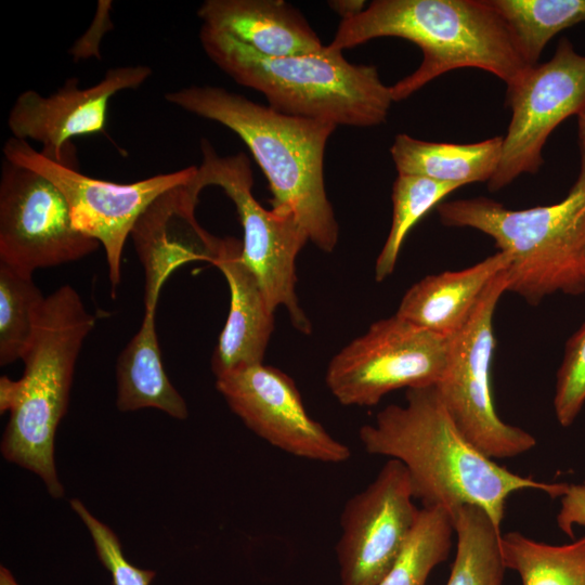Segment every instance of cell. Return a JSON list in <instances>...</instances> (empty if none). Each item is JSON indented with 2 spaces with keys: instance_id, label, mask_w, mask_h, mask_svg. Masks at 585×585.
I'll return each mask as SVG.
<instances>
[{
  "instance_id": "obj_1",
  "label": "cell",
  "mask_w": 585,
  "mask_h": 585,
  "mask_svg": "<svg viewBox=\"0 0 585 585\" xmlns=\"http://www.w3.org/2000/svg\"><path fill=\"white\" fill-rule=\"evenodd\" d=\"M365 451L401 461L415 498L455 518L464 505L482 508L500 531L507 498L541 490L561 496L567 484L514 473L474 446L456 427L435 385L406 389L405 404H390L359 430Z\"/></svg>"
},
{
  "instance_id": "obj_2",
  "label": "cell",
  "mask_w": 585,
  "mask_h": 585,
  "mask_svg": "<svg viewBox=\"0 0 585 585\" xmlns=\"http://www.w3.org/2000/svg\"><path fill=\"white\" fill-rule=\"evenodd\" d=\"M165 100L234 131L269 181L272 209L294 213L318 249H335L339 227L325 188L324 154L337 126L282 114L213 86L169 91Z\"/></svg>"
},
{
  "instance_id": "obj_3",
  "label": "cell",
  "mask_w": 585,
  "mask_h": 585,
  "mask_svg": "<svg viewBox=\"0 0 585 585\" xmlns=\"http://www.w3.org/2000/svg\"><path fill=\"white\" fill-rule=\"evenodd\" d=\"M380 37L403 38L422 52L417 69L390 87L393 102L457 68H480L509 86L532 67L490 0H375L341 21L328 48L342 52Z\"/></svg>"
},
{
  "instance_id": "obj_4",
  "label": "cell",
  "mask_w": 585,
  "mask_h": 585,
  "mask_svg": "<svg viewBox=\"0 0 585 585\" xmlns=\"http://www.w3.org/2000/svg\"><path fill=\"white\" fill-rule=\"evenodd\" d=\"M94 325L95 316L78 292L69 285L61 286L38 310L22 359L23 376L0 379V411L10 412L1 453L40 477L55 498L64 495L54 463L55 433L67 411L77 358Z\"/></svg>"
},
{
  "instance_id": "obj_5",
  "label": "cell",
  "mask_w": 585,
  "mask_h": 585,
  "mask_svg": "<svg viewBox=\"0 0 585 585\" xmlns=\"http://www.w3.org/2000/svg\"><path fill=\"white\" fill-rule=\"evenodd\" d=\"M199 40L220 69L262 93L282 114L335 126L375 127L385 122L393 102L374 65L352 64L328 46L314 53L270 57L204 25Z\"/></svg>"
},
{
  "instance_id": "obj_6",
  "label": "cell",
  "mask_w": 585,
  "mask_h": 585,
  "mask_svg": "<svg viewBox=\"0 0 585 585\" xmlns=\"http://www.w3.org/2000/svg\"><path fill=\"white\" fill-rule=\"evenodd\" d=\"M438 214L447 226L471 227L491 236L511 257L507 291L536 306L555 292L585 290V159L559 203L512 210L486 197L444 202Z\"/></svg>"
},
{
  "instance_id": "obj_7",
  "label": "cell",
  "mask_w": 585,
  "mask_h": 585,
  "mask_svg": "<svg viewBox=\"0 0 585 585\" xmlns=\"http://www.w3.org/2000/svg\"><path fill=\"white\" fill-rule=\"evenodd\" d=\"M203 160L187 183L197 196L216 185L234 203L243 226L242 259L258 278L270 309L284 307L292 326L310 335L312 325L296 295V258L308 236L288 211L268 210L252 195V172L244 153L219 156L206 139Z\"/></svg>"
},
{
  "instance_id": "obj_8",
  "label": "cell",
  "mask_w": 585,
  "mask_h": 585,
  "mask_svg": "<svg viewBox=\"0 0 585 585\" xmlns=\"http://www.w3.org/2000/svg\"><path fill=\"white\" fill-rule=\"evenodd\" d=\"M507 270L486 287L465 325L447 338V363L435 385L458 430L487 457L512 458L536 444L528 431L503 421L491 389L493 316L507 291Z\"/></svg>"
},
{
  "instance_id": "obj_9",
  "label": "cell",
  "mask_w": 585,
  "mask_h": 585,
  "mask_svg": "<svg viewBox=\"0 0 585 585\" xmlns=\"http://www.w3.org/2000/svg\"><path fill=\"white\" fill-rule=\"evenodd\" d=\"M447 363V338L398 316L373 323L329 362L325 382L346 406L376 405L387 393L437 385Z\"/></svg>"
},
{
  "instance_id": "obj_10",
  "label": "cell",
  "mask_w": 585,
  "mask_h": 585,
  "mask_svg": "<svg viewBox=\"0 0 585 585\" xmlns=\"http://www.w3.org/2000/svg\"><path fill=\"white\" fill-rule=\"evenodd\" d=\"M3 158L42 174L61 191L75 227L104 248L113 290L120 283L123 247L138 219L161 194L188 183L197 169L191 166L132 183H115L55 162L28 141L13 136L3 145Z\"/></svg>"
},
{
  "instance_id": "obj_11",
  "label": "cell",
  "mask_w": 585,
  "mask_h": 585,
  "mask_svg": "<svg viewBox=\"0 0 585 585\" xmlns=\"http://www.w3.org/2000/svg\"><path fill=\"white\" fill-rule=\"evenodd\" d=\"M510 122L503 136L498 168L487 182L498 191L543 165L542 152L550 133L585 104V55L562 38L551 58L528 68L507 86Z\"/></svg>"
},
{
  "instance_id": "obj_12",
  "label": "cell",
  "mask_w": 585,
  "mask_h": 585,
  "mask_svg": "<svg viewBox=\"0 0 585 585\" xmlns=\"http://www.w3.org/2000/svg\"><path fill=\"white\" fill-rule=\"evenodd\" d=\"M99 245L75 227L68 204L53 182L3 158L0 262L32 274L82 259Z\"/></svg>"
},
{
  "instance_id": "obj_13",
  "label": "cell",
  "mask_w": 585,
  "mask_h": 585,
  "mask_svg": "<svg viewBox=\"0 0 585 585\" xmlns=\"http://www.w3.org/2000/svg\"><path fill=\"white\" fill-rule=\"evenodd\" d=\"M405 466L389 458L376 478L347 500L336 545L340 585H378L401 552L418 516Z\"/></svg>"
},
{
  "instance_id": "obj_14",
  "label": "cell",
  "mask_w": 585,
  "mask_h": 585,
  "mask_svg": "<svg viewBox=\"0 0 585 585\" xmlns=\"http://www.w3.org/2000/svg\"><path fill=\"white\" fill-rule=\"evenodd\" d=\"M216 388L249 430L281 451L327 464L350 458L349 446L308 414L294 379L278 368L240 367L217 376Z\"/></svg>"
},
{
  "instance_id": "obj_15",
  "label": "cell",
  "mask_w": 585,
  "mask_h": 585,
  "mask_svg": "<svg viewBox=\"0 0 585 585\" xmlns=\"http://www.w3.org/2000/svg\"><path fill=\"white\" fill-rule=\"evenodd\" d=\"M151 75L152 68L146 65L119 66L84 89L72 77L48 96L35 90L23 91L10 109L8 127L15 139L41 143L40 152L49 159L77 168L70 139L104 131L110 98L138 89Z\"/></svg>"
},
{
  "instance_id": "obj_16",
  "label": "cell",
  "mask_w": 585,
  "mask_h": 585,
  "mask_svg": "<svg viewBox=\"0 0 585 585\" xmlns=\"http://www.w3.org/2000/svg\"><path fill=\"white\" fill-rule=\"evenodd\" d=\"M198 203L186 184L156 198L138 219L131 237L144 268V311H156L169 275L191 261L212 263L222 238L206 232L195 218Z\"/></svg>"
},
{
  "instance_id": "obj_17",
  "label": "cell",
  "mask_w": 585,
  "mask_h": 585,
  "mask_svg": "<svg viewBox=\"0 0 585 585\" xmlns=\"http://www.w3.org/2000/svg\"><path fill=\"white\" fill-rule=\"evenodd\" d=\"M230 288V310L211 358L214 376L263 363L274 330V313L261 285L242 259V243L222 238L212 261Z\"/></svg>"
},
{
  "instance_id": "obj_18",
  "label": "cell",
  "mask_w": 585,
  "mask_h": 585,
  "mask_svg": "<svg viewBox=\"0 0 585 585\" xmlns=\"http://www.w3.org/2000/svg\"><path fill=\"white\" fill-rule=\"evenodd\" d=\"M197 15L204 26L264 56L308 54L324 48L306 18L283 0H206Z\"/></svg>"
},
{
  "instance_id": "obj_19",
  "label": "cell",
  "mask_w": 585,
  "mask_h": 585,
  "mask_svg": "<svg viewBox=\"0 0 585 585\" xmlns=\"http://www.w3.org/2000/svg\"><path fill=\"white\" fill-rule=\"evenodd\" d=\"M510 263V255L499 250L469 268L427 275L406 290L395 314L448 338L465 325L489 284Z\"/></svg>"
},
{
  "instance_id": "obj_20",
  "label": "cell",
  "mask_w": 585,
  "mask_h": 585,
  "mask_svg": "<svg viewBox=\"0 0 585 585\" xmlns=\"http://www.w3.org/2000/svg\"><path fill=\"white\" fill-rule=\"evenodd\" d=\"M155 312L144 311L142 324L116 363V406L121 412L157 408L185 419L187 405L169 380L161 360Z\"/></svg>"
},
{
  "instance_id": "obj_21",
  "label": "cell",
  "mask_w": 585,
  "mask_h": 585,
  "mask_svg": "<svg viewBox=\"0 0 585 585\" xmlns=\"http://www.w3.org/2000/svg\"><path fill=\"white\" fill-rule=\"evenodd\" d=\"M503 147L497 135L478 143L428 142L408 134L395 135L390 154L398 174L419 176L460 187L489 182L496 172Z\"/></svg>"
},
{
  "instance_id": "obj_22",
  "label": "cell",
  "mask_w": 585,
  "mask_h": 585,
  "mask_svg": "<svg viewBox=\"0 0 585 585\" xmlns=\"http://www.w3.org/2000/svg\"><path fill=\"white\" fill-rule=\"evenodd\" d=\"M506 569L514 570L522 585H585V536L567 545H549L519 532L500 535Z\"/></svg>"
},
{
  "instance_id": "obj_23",
  "label": "cell",
  "mask_w": 585,
  "mask_h": 585,
  "mask_svg": "<svg viewBox=\"0 0 585 585\" xmlns=\"http://www.w3.org/2000/svg\"><path fill=\"white\" fill-rule=\"evenodd\" d=\"M456 554L445 585H503L506 567L490 516L474 505L461 506L454 518Z\"/></svg>"
},
{
  "instance_id": "obj_24",
  "label": "cell",
  "mask_w": 585,
  "mask_h": 585,
  "mask_svg": "<svg viewBox=\"0 0 585 585\" xmlns=\"http://www.w3.org/2000/svg\"><path fill=\"white\" fill-rule=\"evenodd\" d=\"M530 66L561 30L585 23V0H490Z\"/></svg>"
},
{
  "instance_id": "obj_25",
  "label": "cell",
  "mask_w": 585,
  "mask_h": 585,
  "mask_svg": "<svg viewBox=\"0 0 585 585\" xmlns=\"http://www.w3.org/2000/svg\"><path fill=\"white\" fill-rule=\"evenodd\" d=\"M454 519L440 506H424L391 569L378 585H426L431 571L448 557Z\"/></svg>"
},
{
  "instance_id": "obj_26",
  "label": "cell",
  "mask_w": 585,
  "mask_h": 585,
  "mask_svg": "<svg viewBox=\"0 0 585 585\" xmlns=\"http://www.w3.org/2000/svg\"><path fill=\"white\" fill-rule=\"evenodd\" d=\"M460 186L419 176L398 174L392 187V223L375 264V278L392 274L411 229L434 206Z\"/></svg>"
},
{
  "instance_id": "obj_27",
  "label": "cell",
  "mask_w": 585,
  "mask_h": 585,
  "mask_svg": "<svg viewBox=\"0 0 585 585\" xmlns=\"http://www.w3.org/2000/svg\"><path fill=\"white\" fill-rule=\"evenodd\" d=\"M46 297L32 274L0 262V365L22 360Z\"/></svg>"
},
{
  "instance_id": "obj_28",
  "label": "cell",
  "mask_w": 585,
  "mask_h": 585,
  "mask_svg": "<svg viewBox=\"0 0 585 585\" xmlns=\"http://www.w3.org/2000/svg\"><path fill=\"white\" fill-rule=\"evenodd\" d=\"M585 403V323L566 346L557 373L554 410L562 427L573 424Z\"/></svg>"
},
{
  "instance_id": "obj_29",
  "label": "cell",
  "mask_w": 585,
  "mask_h": 585,
  "mask_svg": "<svg viewBox=\"0 0 585 585\" xmlns=\"http://www.w3.org/2000/svg\"><path fill=\"white\" fill-rule=\"evenodd\" d=\"M72 509L88 529L96 555L112 575L114 585H151L156 572L131 564L123 556L121 544L114 531L96 519L77 498L69 502Z\"/></svg>"
},
{
  "instance_id": "obj_30",
  "label": "cell",
  "mask_w": 585,
  "mask_h": 585,
  "mask_svg": "<svg viewBox=\"0 0 585 585\" xmlns=\"http://www.w3.org/2000/svg\"><path fill=\"white\" fill-rule=\"evenodd\" d=\"M560 505L557 524L562 532L574 537V525L585 526V482L567 484Z\"/></svg>"
},
{
  "instance_id": "obj_31",
  "label": "cell",
  "mask_w": 585,
  "mask_h": 585,
  "mask_svg": "<svg viewBox=\"0 0 585 585\" xmlns=\"http://www.w3.org/2000/svg\"><path fill=\"white\" fill-rule=\"evenodd\" d=\"M364 0H332L328 6L337 13L342 20H351L361 14L366 9Z\"/></svg>"
},
{
  "instance_id": "obj_32",
  "label": "cell",
  "mask_w": 585,
  "mask_h": 585,
  "mask_svg": "<svg viewBox=\"0 0 585 585\" xmlns=\"http://www.w3.org/2000/svg\"><path fill=\"white\" fill-rule=\"evenodd\" d=\"M578 142L581 148V158L585 159V104L577 113Z\"/></svg>"
},
{
  "instance_id": "obj_33",
  "label": "cell",
  "mask_w": 585,
  "mask_h": 585,
  "mask_svg": "<svg viewBox=\"0 0 585 585\" xmlns=\"http://www.w3.org/2000/svg\"><path fill=\"white\" fill-rule=\"evenodd\" d=\"M0 585H20L13 574L3 566L0 567Z\"/></svg>"
},
{
  "instance_id": "obj_34",
  "label": "cell",
  "mask_w": 585,
  "mask_h": 585,
  "mask_svg": "<svg viewBox=\"0 0 585 585\" xmlns=\"http://www.w3.org/2000/svg\"><path fill=\"white\" fill-rule=\"evenodd\" d=\"M583 263H584V271H585V252H584V260H583Z\"/></svg>"
}]
</instances>
